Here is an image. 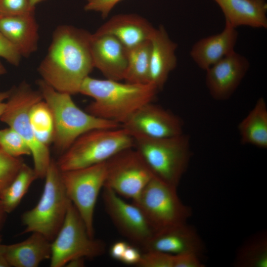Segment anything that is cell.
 <instances>
[{
    "mask_svg": "<svg viewBox=\"0 0 267 267\" xmlns=\"http://www.w3.org/2000/svg\"><path fill=\"white\" fill-rule=\"evenodd\" d=\"M91 36L88 31L73 26H57L38 68L41 79L58 91L79 93L83 82L94 68Z\"/></svg>",
    "mask_w": 267,
    "mask_h": 267,
    "instance_id": "6da1fadb",
    "label": "cell"
},
{
    "mask_svg": "<svg viewBox=\"0 0 267 267\" xmlns=\"http://www.w3.org/2000/svg\"><path fill=\"white\" fill-rule=\"evenodd\" d=\"M158 91L151 84L121 83L89 76L83 82L79 93L93 99L87 112L121 125L140 107L152 102Z\"/></svg>",
    "mask_w": 267,
    "mask_h": 267,
    "instance_id": "7a4b0ae2",
    "label": "cell"
},
{
    "mask_svg": "<svg viewBox=\"0 0 267 267\" xmlns=\"http://www.w3.org/2000/svg\"><path fill=\"white\" fill-rule=\"evenodd\" d=\"M43 99L49 107L53 117L54 137L53 143L62 154L83 134L97 129L120 127L119 123L97 117L80 109L71 94L58 91L42 79L37 82Z\"/></svg>",
    "mask_w": 267,
    "mask_h": 267,
    "instance_id": "3957f363",
    "label": "cell"
},
{
    "mask_svg": "<svg viewBox=\"0 0 267 267\" xmlns=\"http://www.w3.org/2000/svg\"><path fill=\"white\" fill-rule=\"evenodd\" d=\"M134 145L133 137L121 126L94 129L78 137L56 162L61 172L86 168L105 162Z\"/></svg>",
    "mask_w": 267,
    "mask_h": 267,
    "instance_id": "277c9868",
    "label": "cell"
},
{
    "mask_svg": "<svg viewBox=\"0 0 267 267\" xmlns=\"http://www.w3.org/2000/svg\"><path fill=\"white\" fill-rule=\"evenodd\" d=\"M133 137L134 147L141 155L154 176L178 187L191 157L189 137L183 133L166 138Z\"/></svg>",
    "mask_w": 267,
    "mask_h": 267,
    "instance_id": "5b68a950",
    "label": "cell"
},
{
    "mask_svg": "<svg viewBox=\"0 0 267 267\" xmlns=\"http://www.w3.org/2000/svg\"><path fill=\"white\" fill-rule=\"evenodd\" d=\"M44 178L40 200L22 215V221L25 226L23 233L38 232L51 242L62 226L71 201L62 182L61 172L53 159Z\"/></svg>",
    "mask_w": 267,
    "mask_h": 267,
    "instance_id": "8992f818",
    "label": "cell"
},
{
    "mask_svg": "<svg viewBox=\"0 0 267 267\" xmlns=\"http://www.w3.org/2000/svg\"><path fill=\"white\" fill-rule=\"evenodd\" d=\"M43 99L39 90H35L26 81L10 89L0 121L16 131L28 143L33 157L34 170L38 178H44L51 159L49 147L36 138L30 121L32 106Z\"/></svg>",
    "mask_w": 267,
    "mask_h": 267,
    "instance_id": "52a82bcc",
    "label": "cell"
},
{
    "mask_svg": "<svg viewBox=\"0 0 267 267\" xmlns=\"http://www.w3.org/2000/svg\"><path fill=\"white\" fill-rule=\"evenodd\" d=\"M50 267H62L78 258H94L103 255L105 244L91 237L77 209L71 202L64 222L51 241Z\"/></svg>",
    "mask_w": 267,
    "mask_h": 267,
    "instance_id": "ba28073f",
    "label": "cell"
},
{
    "mask_svg": "<svg viewBox=\"0 0 267 267\" xmlns=\"http://www.w3.org/2000/svg\"><path fill=\"white\" fill-rule=\"evenodd\" d=\"M177 187L154 177L134 203L141 209L156 232L185 223L192 210L178 197Z\"/></svg>",
    "mask_w": 267,
    "mask_h": 267,
    "instance_id": "9c48e42d",
    "label": "cell"
},
{
    "mask_svg": "<svg viewBox=\"0 0 267 267\" xmlns=\"http://www.w3.org/2000/svg\"><path fill=\"white\" fill-rule=\"evenodd\" d=\"M104 186L120 196L137 200L155 177L140 153L134 147L124 149L105 162ZM103 186V187H104Z\"/></svg>",
    "mask_w": 267,
    "mask_h": 267,
    "instance_id": "30bf717a",
    "label": "cell"
},
{
    "mask_svg": "<svg viewBox=\"0 0 267 267\" xmlns=\"http://www.w3.org/2000/svg\"><path fill=\"white\" fill-rule=\"evenodd\" d=\"M105 176V162L61 172L67 195L92 237H94V234L93 217L95 204L100 191L104 185Z\"/></svg>",
    "mask_w": 267,
    "mask_h": 267,
    "instance_id": "8fae6325",
    "label": "cell"
},
{
    "mask_svg": "<svg viewBox=\"0 0 267 267\" xmlns=\"http://www.w3.org/2000/svg\"><path fill=\"white\" fill-rule=\"evenodd\" d=\"M102 199L105 211L119 231L143 247L156 232L138 206L125 201L112 189L104 186Z\"/></svg>",
    "mask_w": 267,
    "mask_h": 267,
    "instance_id": "7c38bea8",
    "label": "cell"
},
{
    "mask_svg": "<svg viewBox=\"0 0 267 267\" xmlns=\"http://www.w3.org/2000/svg\"><path fill=\"white\" fill-rule=\"evenodd\" d=\"M121 127L132 136L166 138L183 134V123L171 112L150 102L134 112Z\"/></svg>",
    "mask_w": 267,
    "mask_h": 267,
    "instance_id": "4fadbf2b",
    "label": "cell"
},
{
    "mask_svg": "<svg viewBox=\"0 0 267 267\" xmlns=\"http://www.w3.org/2000/svg\"><path fill=\"white\" fill-rule=\"evenodd\" d=\"M249 67L248 59L234 51L207 69L205 83L212 97L219 101L230 98Z\"/></svg>",
    "mask_w": 267,
    "mask_h": 267,
    "instance_id": "5bb4252c",
    "label": "cell"
},
{
    "mask_svg": "<svg viewBox=\"0 0 267 267\" xmlns=\"http://www.w3.org/2000/svg\"><path fill=\"white\" fill-rule=\"evenodd\" d=\"M90 50L94 68L107 79L124 80L128 59V49L117 39L108 34H91Z\"/></svg>",
    "mask_w": 267,
    "mask_h": 267,
    "instance_id": "9a60e30c",
    "label": "cell"
},
{
    "mask_svg": "<svg viewBox=\"0 0 267 267\" xmlns=\"http://www.w3.org/2000/svg\"><path fill=\"white\" fill-rule=\"evenodd\" d=\"M172 255L195 254L201 257L205 247L197 231L187 222L156 231L143 247Z\"/></svg>",
    "mask_w": 267,
    "mask_h": 267,
    "instance_id": "2e32d148",
    "label": "cell"
},
{
    "mask_svg": "<svg viewBox=\"0 0 267 267\" xmlns=\"http://www.w3.org/2000/svg\"><path fill=\"white\" fill-rule=\"evenodd\" d=\"M149 83L158 90L163 89L169 74L177 65L178 44L169 37L163 25H160L151 38Z\"/></svg>",
    "mask_w": 267,
    "mask_h": 267,
    "instance_id": "e0dca14e",
    "label": "cell"
},
{
    "mask_svg": "<svg viewBox=\"0 0 267 267\" xmlns=\"http://www.w3.org/2000/svg\"><path fill=\"white\" fill-rule=\"evenodd\" d=\"M155 29L145 18L139 15L124 13L111 17L95 33L112 35L129 49L149 41Z\"/></svg>",
    "mask_w": 267,
    "mask_h": 267,
    "instance_id": "ac0fdd59",
    "label": "cell"
},
{
    "mask_svg": "<svg viewBox=\"0 0 267 267\" xmlns=\"http://www.w3.org/2000/svg\"><path fill=\"white\" fill-rule=\"evenodd\" d=\"M39 30L35 12L0 17V32L22 57H29L37 50Z\"/></svg>",
    "mask_w": 267,
    "mask_h": 267,
    "instance_id": "d6986e66",
    "label": "cell"
},
{
    "mask_svg": "<svg viewBox=\"0 0 267 267\" xmlns=\"http://www.w3.org/2000/svg\"><path fill=\"white\" fill-rule=\"evenodd\" d=\"M238 37L235 28L225 23L220 33L199 40L192 45L190 55L196 65L206 71L234 50Z\"/></svg>",
    "mask_w": 267,
    "mask_h": 267,
    "instance_id": "ffe728a7",
    "label": "cell"
},
{
    "mask_svg": "<svg viewBox=\"0 0 267 267\" xmlns=\"http://www.w3.org/2000/svg\"><path fill=\"white\" fill-rule=\"evenodd\" d=\"M51 242L38 232L21 242L2 244L3 254L9 267H37L45 260L50 259Z\"/></svg>",
    "mask_w": 267,
    "mask_h": 267,
    "instance_id": "44dd1931",
    "label": "cell"
},
{
    "mask_svg": "<svg viewBox=\"0 0 267 267\" xmlns=\"http://www.w3.org/2000/svg\"><path fill=\"white\" fill-rule=\"evenodd\" d=\"M213 0L222 10L225 23L233 27L267 28V4L265 0Z\"/></svg>",
    "mask_w": 267,
    "mask_h": 267,
    "instance_id": "7402d4cb",
    "label": "cell"
},
{
    "mask_svg": "<svg viewBox=\"0 0 267 267\" xmlns=\"http://www.w3.org/2000/svg\"><path fill=\"white\" fill-rule=\"evenodd\" d=\"M238 130L242 144L267 148V107L263 97L258 99L253 108L240 122Z\"/></svg>",
    "mask_w": 267,
    "mask_h": 267,
    "instance_id": "603a6c76",
    "label": "cell"
},
{
    "mask_svg": "<svg viewBox=\"0 0 267 267\" xmlns=\"http://www.w3.org/2000/svg\"><path fill=\"white\" fill-rule=\"evenodd\" d=\"M150 41H147L128 49V65L124 80L136 84L149 83Z\"/></svg>",
    "mask_w": 267,
    "mask_h": 267,
    "instance_id": "cb8c5ba5",
    "label": "cell"
},
{
    "mask_svg": "<svg viewBox=\"0 0 267 267\" xmlns=\"http://www.w3.org/2000/svg\"><path fill=\"white\" fill-rule=\"evenodd\" d=\"M37 176L33 168L24 163L18 174L0 195V200L6 213L14 211Z\"/></svg>",
    "mask_w": 267,
    "mask_h": 267,
    "instance_id": "d4e9b609",
    "label": "cell"
},
{
    "mask_svg": "<svg viewBox=\"0 0 267 267\" xmlns=\"http://www.w3.org/2000/svg\"><path fill=\"white\" fill-rule=\"evenodd\" d=\"M234 265L237 267H267V237L265 232L250 238L239 249Z\"/></svg>",
    "mask_w": 267,
    "mask_h": 267,
    "instance_id": "484cf974",
    "label": "cell"
},
{
    "mask_svg": "<svg viewBox=\"0 0 267 267\" xmlns=\"http://www.w3.org/2000/svg\"><path fill=\"white\" fill-rule=\"evenodd\" d=\"M31 125L37 140L48 147L53 143L54 137V124L52 112L42 99L32 107L30 112Z\"/></svg>",
    "mask_w": 267,
    "mask_h": 267,
    "instance_id": "4316f807",
    "label": "cell"
},
{
    "mask_svg": "<svg viewBox=\"0 0 267 267\" xmlns=\"http://www.w3.org/2000/svg\"><path fill=\"white\" fill-rule=\"evenodd\" d=\"M0 146L14 157L31 155V149L25 139L10 127L0 130Z\"/></svg>",
    "mask_w": 267,
    "mask_h": 267,
    "instance_id": "83f0119b",
    "label": "cell"
},
{
    "mask_svg": "<svg viewBox=\"0 0 267 267\" xmlns=\"http://www.w3.org/2000/svg\"><path fill=\"white\" fill-rule=\"evenodd\" d=\"M24 163L20 157L8 155L0 146V195L13 180Z\"/></svg>",
    "mask_w": 267,
    "mask_h": 267,
    "instance_id": "f1b7e54d",
    "label": "cell"
},
{
    "mask_svg": "<svg viewBox=\"0 0 267 267\" xmlns=\"http://www.w3.org/2000/svg\"><path fill=\"white\" fill-rule=\"evenodd\" d=\"M174 255L156 251L142 254L137 266L140 267H174Z\"/></svg>",
    "mask_w": 267,
    "mask_h": 267,
    "instance_id": "f546056e",
    "label": "cell"
},
{
    "mask_svg": "<svg viewBox=\"0 0 267 267\" xmlns=\"http://www.w3.org/2000/svg\"><path fill=\"white\" fill-rule=\"evenodd\" d=\"M31 0H0V16L23 15L35 12Z\"/></svg>",
    "mask_w": 267,
    "mask_h": 267,
    "instance_id": "4dcf8cb0",
    "label": "cell"
},
{
    "mask_svg": "<svg viewBox=\"0 0 267 267\" xmlns=\"http://www.w3.org/2000/svg\"><path fill=\"white\" fill-rule=\"evenodd\" d=\"M0 58H2L11 65L18 66L21 56L16 49L0 32Z\"/></svg>",
    "mask_w": 267,
    "mask_h": 267,
    "instance_id": "1f68e13d",
    "label": "cell"
},
{
    "mask_svg": "<svg viewBox=\"0 0 267 267\" xmlns=\"http://www.w3.org/2000/svg\"><path fill=\"white\" fill-rule=\"evenodd\" d=\"M122 0H85L86 11H94L100 14L103 18L108 16L116 5Z\"/></svg>",
    "mask_w": 267,
    "mask_h": 267,
    "instance_id": "d6a6232c",
    "label": "cell"
},
{
    "mask_svg": "<svg viewBox=\"0 0 267 267\" xmlns=\"http://www.w3.org/2000/svg\"><path fill=\"white\" fill-rule=\"evenodd\" d=\"M174 267H204L200 257L193 253L174 255Z\"/></svg>",
    "mask_w": 267,
    "mask_h": 267,
    "instance_id": "836d02e7",
    "label": "cell"
},
{
    "mask_svg": "<svg viewBox=\"0 0 267 267\" xmlns=\"http://www.w3.org/2000/svg\"><path fill=\"white\" fill-rule=\"evenodd\" d=\"M142 254L135 247L128 244L122 256L121 261L130 265H136L139 263Z\"/></svg>",
    "mask_w": 267,
    "mask_h": 267,
    "instance_id": "e575fe53",
    "label": "cell"
},
{
    "mask_svg": "<svg viewBox=\"0 0 267 267\" xmlns=\"http://www.w3.org/2000/svg\"><path fill=\"white\" fill-rule=\"evenodd\" d=\"M128 243L125 241H119L115 242L110 249V255L114 260L121 261Z\"/></svg>",
    "mask_w": 267,
    "mask_h": 267,
    "instance_id": "d590c367",
    "label": "cell"
},
{
    "mask_svg": "<svg viewBox=\"0 0 267 267\" xmlns=\"http://www.w3.org/2000/svg\"><path fill=\"white\" fill-rule=\"evenodd\" d=\"M9 93L10 89L6 91H0V117L5 109L6 100L9 96Z\"/></svg>",
    "mask_w": 267,
    "mask_h": 267,
    "instance_id": "8d00e7d4",
    "label": "cell"
},
{
    "mask_svg": "<svg viewBox=\"0 0 267 267\" xmlns=\"http://www.w3.org/2000/svg\"><path fill=\"white\" fill-rule=\"evenodd\" d=\"M85 258H78L69 261L65 266L69 267H82L85 265Z\"/></svg>",
    "mask_w": 267,
    "mask_h": 267,
    "instance_id": "74e56055",
    "label": "cell"
},
{
    "mask_svg": "<svg viewBox=\"0 0 267 267\" xmlns=\"http://www.w3.org/2000/svg\"><path fill=\"white\" fill-rule=\"evenodd\" d=\"M0 267H9L4 257L2 249V244L0 243Z\"/></svg>",
    "mask_w": 267,
    "mask_h": 267,
    "instance_id": "f35d334b",
    "label": "cell"
},
{
    "mask_svg": "<svg viewBox=\"0 0 267 267\" xmlns=\"http://www.w3.org/2000/svg\"><path fill=\"white\" fill-rule=\"evenodd\" d=\"M6 214L7 213L4 211L0 200V230L1 229L4 222Z\"/></svg>",
    "mask_w": 267,
    "mask_h": 267,
    "instance_id": "ab89813d",
    "label": "cell"
},
{
    "mask_svg": "<svg viewBox=\"0 0 267 267\" xmlns=\"http://www.w3.org/2000/svg\"><path fill=\"white\" fill-rule=\"evenodd\" d=\"M6 73V69L0 59V76Z\"/></svg>",
    "mask_w": 267,
    "mask_h": 267,
    "instance_id": "60d3db41",
    "label": "cell"
},
{
    "mask_svg": "<svg viewBox=\"0 0 267 267\" xmlns=\"http://www.w3.org/2000/svg\"><path fill=\"white\" fill-rule=\"evenodd\" d=\"M44 0H31L32 4L34 6H36V5L37 4L40 3V2H42V1H44Z\"/></svg>",
    "mask_w": 267,
    "mask_h": 267,
    "instance_id": "b9f144b4",
    "label": "cell"
},
{
    "mask_svg": "<svg viewBox=\"0 0 267 267\" xmlns=\"http://www.w3.org/2000/svg\"><path fill=\"white\" fill-rule=\"evenodd\" d=\"M0 242H1V236L0 235Z\"/></svg>",
    "mask_w": 267,
    "mask_h": 267,
    "instance_id": "7bdbcfd3",
    "label": "cell"
},
{
    "mask_svg": "<svg viewBox=\"0 0 267 267\" xmlns=\"http://www.w3.org/2000/svg\"></svg>",
    "mask_w": 267,
    "mask_h": 267,
    "instance_id": "ee69618b",
    "label": "cell"
}]
</instances>
